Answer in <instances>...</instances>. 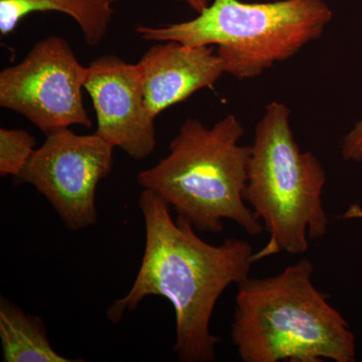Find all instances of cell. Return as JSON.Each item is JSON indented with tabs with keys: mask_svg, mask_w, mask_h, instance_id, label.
I'll use <instances>...</instances> for the list:
<instances>
[{
	"mask_svg": "<svg viewBox=\"0 0 362 362\" xmlns=\"http://www.w3.org/2000/svg\"><path fill=\"white\" fill-rule=\"evenodd\" d=\"M138 204L145 225L141 266L130 291L113 302L107 318L119 323L145 298H165L175 310L178 361H216L221 339L211 331L214 308L230 285L250 277L257 262L252 245L238 238L209 244L185 218L173 220L168 204L150 190L143 189Z\"/></svg>",
	"mask_w": 362,
	"mask_h": 362,
	"instance_id": "6da1fadb",
	"label": "cell"
},
{
	"mask_svg": "<svg viewBox=\"0 0 362 362\" xmlns=\"http://www.w3.org/2000/svg\"><path fill=\"white\" fill-rule=\"evenodd\" d=\"M308 259L238 285L230 329L243 362H354L356 337L314 284Z\"/></svg>",
	"mask_w": 362,
	"mask_h": 362,
	"instance_id": "7a4b0ae2",
	"label": "cell"
},
{
	"mask_svg": "<svg viewBox=\"0 0 362 362\" xmlns=\"http://www.w3.org/2000/svg\"><path fill=\"white\" fill-rule=\"evenodd\" d=\"M244 134L233 114L211 128L187 118L169 144L168 156L140 171L138 183L197 232L220 233L230 221L258 237L265 228L245 201L251 146L240 144Z\"/></svg>",
	"mask_w": 362,
	"mask_h": 362,
	"instance_id": "3957f363",
	"label": "cell"
},
{
	"mask_svg": "<svg viewBox=\"0 0 362 362\" xmlns=\"http://www.w3.org/2000/svg\"><path fill=\"white\" fill-rule=\"evenodd\" d=\"M291 111L272 102L255 129L245 201L269 233L256 261L286 252L302 255L309 239L328 232L322 194L326 171L310 151H301L290 124Z\"/></svg>",
	"mask_w": 362,
	"mask_h": 362,
	"instance_id": "277c9868",
	"label": "cell"
},
{
	"mask_svg": "<svg viewBox=\"0 0 362 362\" xmlns=\"http://www.w3.org/2000/svg\"><path fill=\"white\" fill-rule=\"evenodd\" d=\"M332 20L323 0H279L247 4L214 0L194 20L164 25H137L147 42L211 47L226 74L239 80L258 77L318 40Z\"/></svg>",
	"mask_w": 362,
	"mask_h": 362,
	"instance_id": "5b68a950",
	"label": "cell"
},
{
	"mask_svg": "<svg viewBox=\"0 0 362 362\" xmlns=\"http://www.w3.org/2000/svg\"><path fill=\"white\" fill-rule=\"evenodd\" d=\"M87 66L70 44L51 35L25 58L0 73V106L16 112L45 136L78 125L92 126L83 101Z\"/></svg>",
	"mask_w": 362,
	"mask_h": 362,
	"instance_id": "8992f818",
	"label": "cell"
},
{
	"mask_svg": "<svg viewBox=\"0 0 362 362\" xmlns=\"http://www.w3.org/2000/svg\"><path fill=\"white\" fill-rule=\"evenodd\" d=\"M113 149L96 133L58 131L47 136L16 180L44 195L69 230H83L97 223V188L112 173Z\"/></svg>",
	"mask_w": 362,
	"mask_h": 362,
	"instance_id": "52a82bcc",
	"label": "cell"
},
{
	"mask_svg": "<svg viewBox=\"0 0 362 362\" xmlns=\"http://www.w3.org/2000/svg\"><path fill=\"white\" fill-rule=\"evenodd\" d=\"M85 90L97 117L96 134L136 160L156 148L154 120L145 103L137 65L104 56L87 66Z\"/></svg>",
	"mask_w": 362,
	"mask_h": 362,
	"instance_id": "ba28073f",
	"label": "cell"
},
{
	"mask_svg": "<svg viewBox=\"0 0 362 362\" xmlns=\"http://www.w3.org/2000/svg\"><path fill=\"white\" fill-rule=\"evenodd\" d=\"M145 103L156 118L169 107L185 101L202 89H213L226 74L211 47L157 42L137 64Z\"/></svg>",
	"mask_w": 362,
	"mask_h": 362,
	"instance_id": "9c48e42d",
	"label": "cell"
},
{
	"mask_svg": "<svg viewBox=\"0 0 362 362\" xmlns=\"http://www.w3.org/2000/svg\"><path fill=\"white\" fill-rule=\"evenodd\" d=\"M118 0H0V33L6 37L23 18L33 13L58 11L78 23L85 42L99 45L110 28Z\"/></svg>",
	"mask_w": 362,
	"mask_h": 362,
	"instance_id": "30bf717a",
	"label": "cell"
},
{
	"mask_svg": "<svg viewBox=\"0 0 362 362\" xmlns=\"http://www.w3.org/2000/svg\"><path fill=\"white\" fill-rule=\"evenodd\" d=\"M0 339L4 362L84 361L58 354L47 337L44 321L4 297L0 300Z\"/></svg>",
	"mask_w": 362,
	"mask_h": 362,
	"instance_id": "8fae6325",
	"label": "cell"
},
{
	"mask_svg": "<svg viewBox=\"0 0 362 362\" xmlns=\"http://www.w3.org/2000/svg\"><path fill=\"white\" fill-rule=\"evenodd\" d=\"M35 138L28 131L0 129V175H21L35 150Z\"/></svg>",
	"mask_w": 362,
	"mask_h": 362,
	"instance_id": "7c38bea8",
	"label": "cell"
},
{
	"mask_svg": "<svg viewBox=\"0 0 362 362\" xmlns=\"http://www.w3.org/2000/svg\"><path fill=\"white\" fill-rule=\"evenodd\" d=\"M340 151L344 160L356 163L362 161V119L344 136Z\"/></svg>",
	"mask_w": 362,
	"mask_h": 362,
	"instance_id": "4fadbf2b",
	"label": "cell"
},
{
	"mask_svg": "<svg viewBox=\"0 0 362 362\" xmlns=\"http://www.w3.org/2000/svg\"><path fill=\"white\" fill-rule=\"evenodd\" d=\"M173 1L183 2V4H187L197 13H202L206 7L209 6V0H173Z\"/></svg>",
	"mask_w": 362,
	"mask_h": 362,
	"instance_id": "5bb4252c",
	"label": "cell"
},
{
	"mask_svg": "<svg viewBox=\"0 0 362 362\" xmlns=\"http://www.w3.org/2000/svg\"><path fill=\"white\" fill-rule=\"evenodd\" d=\"M342 218H362V209L356 204L350 206L346 213L343 214Z\"/></svg>",
	"mask_w": 362,
	"mask_h": 362,
	"instance_id": "9a60e30c",
	"label": "cell"
}]
</instances>
